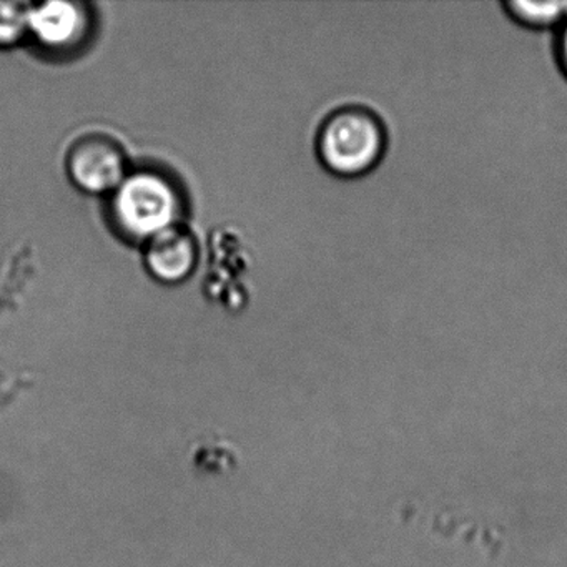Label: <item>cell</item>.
<instances>
[{
	"label": "cell",
	"instance_id": "obj_1",
	"mask_svg": "<svg viewBox=\"0 0 567 567\" xmlns=\"http://www.w3.org/2000/svg\"><path fill=\"white\" fill-rule=\"evenodd\" d=\"M388 142L390 135L381 115L367 105L350 104L334 109L321 121L315 151L328 174L353 181L378 168Z\"/></svg>",
	"mask_w": 567,
	"mask_h": 567
},
{
	"label": "cell",
	"instance_id": "obj_2",
	"mask_svg": "<svg viewBox=\"0 0 567 567\" xmlns=\"http://www.w3.org/2000/svg\"><path fill=\"white\" fill-rule=\"evenodd\" d=\"M182 195L171 178L157 172L127 175L112 194L111 217L122 237L147 241L158 231L181 224Z\"/></svg>",
	"mask_w": 567,
	"mask_h": 567
},
{
	"label": "cell",
	"instance_id": "obj_3",
	"mask_svg": "<svg viewBox=\"0 0 567 567\" xmlns=\"http://www.w3.org/2000/svg\"><path fill=\"white\" fill-rule=\"evenodd\" d=\"M65 171L85 194H114L127 178V157L114 137L95 132L75 138L65 155Z\"/></svg>",
	"mask_w": 567,
	"mask_h": 567
},
{
	"label": "cell",
	"instance_id": "obj_4",
	"mask_svg": "<svg viewBox=\"0 0 567 567\" xmlns=\"http://www.w3.org/2000/svg\"><path fill=\"white\" fill-rule=\"evenodd\" d=\"M198 241L187 225H172L145 241V267L165 285L188 280L198 264Z\"/></svg>",
	"mask_w": 567,
	"mask_h": 567
},
{
	"label": "cell",
	"instance_id": "obj_5",
	"mask_svg": "<svg viewBox=\"0 0 567 567\" xmlns=\"http://www.w3.org/2000/svg\"><path fill=\"white\" fill-rule=\"evenodd\" d=\"M91 24L87 6L78 2H49L32 9L29 32L48 51L71 52L89 38Z\"/></svg>",
	"mask_w": 567,
	"mask_h": 567
},
{
	"label": "cell",
	"instance_id": "obj_6",
	"mask_svg": "<svg viewBox=\"0 0 567 567\" xmlns=\"http://www.w3.org/2000/svg\"><path fill=\"white\" fill-rule=\"evenodd\" d=\"M507 18L523 28L543 31L559 28L567 18V2H524L513 0L503 4Z\"/></svg>",
	"mask_w": 567,
	"mask_h": 567
},
{
	"label": "cell",
	"instance_id": "obj_7",
	"mask_svg": "<svg viewBox=\"0 0 567 567\" xmlns=\"http://www.w3.org/2000/svg\"><path fill=\"white\" fill-rule=\"evenodd\" d=\"M31 6L0 0V48L18 44L31 29Z\"/></svg>",
	"mask_w": 567,
	"mask_h": 567
},
{
	"label": "cell",
	"instance_id": "obj_8",
	"mask_svg": "<svg viewBox=\"0 0 567 567\" xmlns=\"http://www.w3.org/2000/svg\"><path fill=\"white\" fill-rule=\"evenodd\" d=\"M557 29H559L556 42L557 61H559L560 69L567 78V18Z\"/></svg>",
	"mask_w": 567,
	"mask_h": 567
}]
</instances>
